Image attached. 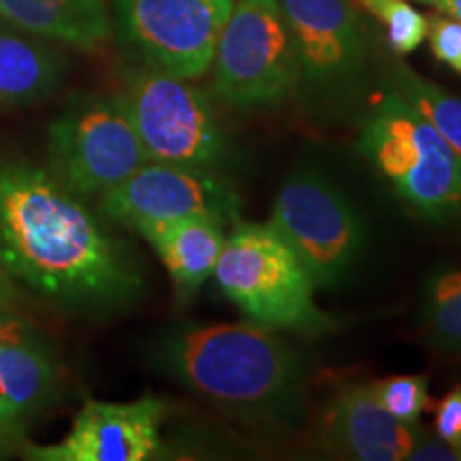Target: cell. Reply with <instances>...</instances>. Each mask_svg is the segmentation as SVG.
Masks as SVG:
<instances>
[{
    "label": "cell",
    "instance_id": "6da1fadb",
    "mask_svg": "<svg viewBox=\"0 0 461 461\" xmlns=\"http://www.w3.org/2000/svg\"><path fill=\"white\" fill-rule=\"evenodd\" d=\"M0 269L58 308L112 314L141 297L135 255L43 167L0 157Z\"/></svg>",
    "mask_w": 461,
    "mask_h": 461
},
{
    "label": "cell",
    "instance_id": "7a4b0ae2",
    "mask_svg": "<svg viewBox=\"0 0 461 461\" xmlns=\"http://www.w3.org/2000/svg\"><path fill=\"white\" fill-rule=\"evenodd\" d=\"M152 355L160 372L246 428L278 434L302 419L303 359L272 330L248 321L173 327Z\"/></svg>",
    "mask_w": 461,
    "mask_h": 461
},
{
    "label": "cell",
    "instance_id": "3957f363",
    "mask_svg": "<svg viewBox=\"0 0 461 461\" xmlns=\"http://www.w3.org/2000/svg\"><path fill=\"white\" fill-rule=\"evenodd\" d=\"M214 278L244 319L265 330L312 338L333 327L316 303L308 267L272 222L230 224Z\"/></svg>",
    "mask_w": 461,
    "mask_h": 461
},
{
    "label": "cell",
    "instance_id": "277c9868",
    "mask_svg": "<svg viewBox=\"0 0 461 461\" xmlns=\"http://www.w3.org/2000/svg\"><path fill=\"white\" fill-rule=\"evenodd\" d=\"M359 148L397 197L420 216H461V158L400 92H384L363 118Z\"/></svg>",
    "mask_w": 461,
    "mask_h": 461
},
{
    "label": "cell",
    "instance_id": "5b68a950",
    "mask_svg": "<svg viewBox=\"0 0 461 461\" xmlns=\"http://www.w3.org/2000/svg\"><path fill=\"white\" fill-rule=\"evenodd\" d=\"M212 67L216 96L230 107L285 103L299 86V60L278 0H233Z\"/></svg>",
    "mask_w": 461,
    "mask_h": 461
},
{
    "label": "cell",
    "instance_id": "8992f818",
    "mask_svg": "<svg viewBox=\"0 0 461 461\" xmlns=\"http://www.w3.org/2000/svg\"><path fill=\"white\" fill-rule=\"evenodd\" d=\"M152 163L221 171L230 148L210 101L190 79L146 67L132 71L118 95Z\"/></svg>",
    "mask_w": 461,
    "mask_h": 461
},
{
    "label": "cell",
    "instance_id": "52a82bcc",
    "mask_svg": "<svg viewBox=\"0 0 461 461\" xmlns=\"http://www.w3.org/2000/svg\"><path fill=\"white\" fill-rule=\"evenodd\" d=\"M269 222L295 248L316 288L344 285L367 244L366 222L353 201L314 167L286 177L274 199Z\"/></svg>",
    "mask_w": 461,
    "mask_h": 461
},
{
    "label": "cell",
    "instance_id": "ba28073f",
    "mask_svg": "<svg viewBox=\"0 0 461 461\" xmlns=\"http://www.w3.org/2000/svg\"><path fill=\"white\" fill-rule=\"evenodd\" d=\"M149 163L118 96H75L48 129V171L77 197H101Z\"/></svg>",
    "mask_w": 461,
    "mask_h": 461
},
{
    "label": "cell",
    "instance_id": "9c48e42d",
    "mask_svg": "<svg viewBox=\"0 0 461 461\" xmlns=\"http://www.w3.org/2000/svg\"><path fill=\"white\" fill-rule=\"evenodd\" d=\"M120 37L148 67L197 79L210 71L233 0H109Z\"/></svg>",
    "mask_w": 461,
    "mask_h": 461
},
{
    "label": "cell",
    "instance_id": "30bf717a",
    "mask_svg": "<svg viewBox=\"0 0 461 461\" xmlns=\"http://www.w3.org/2000/svg\"><path fill=\"white\" fill-rule=\"evenodd\" d=\"M99 210L107 221L132 230L188 216H214L233 224L240 221L241 199L221 171L149 160L103 193Z\"/></svg>",
    "mask_w": 461,
    "mask_h": 461
},
{
    "label": "cell",
    "instance_id": "8fae6325",
    "mask_svg": "<svg viewBox=\"0 0 461 461\" xmlns=\"http://www.w3.org/2000/svg\"><path fill=\"white\" fill-rule=\"evenodd\" d=\"M310 96H348L366 65V39L353 0H278Z\"/></svg>",
    "mask_w": 461,
    "mask_h": 461
},
{
    "label": "cell",
    "instance_id": "7c38bea8",
    "mask_svg": "<svg viewBox=\"0 0 461 461\" xmlns=\"http://www.w3.org/2000/svg\"><path fill=\"white\" fill-rule=\"evenodd\" d=\"M167 406L160 397L135 402L86 400L73 428L48 447L24 445V457L37 461H146L160 457Z\"/></svg>",
    "mask_w": 461,
    "mask_h": 461
},
{
    "label": "cell",
    "instance_id": "4fadbf2b",
    "mask_svg": "<svg viewBox=\"0 0 461 461\" xmlns=\"http://www.w3.org/2000/svg\"><path fill=\"white\" fill-rule=\"evenodd\" d=\"M419 438L417 425L400 423L380 406L372 383L339 384L319 420V445L346 459H408Z\"/></svg>",
    "mask_w": 461,
    "mask_h": 461
},
{
    "label": "cell",
    "instance_id": "5bb4252c",
    "mask_svg": "<svg viewBox=\"0 0 461 461\" xmlns=\"http://www.w3.org/2000/svg\"><path fill=\"white\" fill-rule=\"evenodd\" d=\"M227 222L214 216H188L149 224L137 230L157 250L180 302H190L203 282L214 276L227 241Z\"/></svg>",
    "mask_w": 461,
    "mask_h": 461
},
{
    "label": "cell",
    "instance_id": "9a60e30c",
    "mask_svg": "<svg viewBox=\"0 0 461 461\" xmlns=\"http://www.w3.org/2000/svg\"><path fill=\"white\" fill-rule=\"evenodd\" d=\"M0 17L39 39L95 51L112 37L109 0H0Z\"/></svg>",
    "mask_w": 461,
    "mask_h": 461
},
{
    "label": "cell",
    "instance_id": "2e32d148",
    "mask_svg": "<svg viewBox=\"0 0 461 461\" xmlns=\"http://www.w3.org/2000/svg\"><path fill=\"white\" fill-rule=\"evenodd\" d=\"M65 71L60 54L9 22L0 24V112L48 99Z\"/></svg>",
    "mask_w": 461,
    "mask_h": 461
},
{
    "label": "cell",
    "instance_id": "e0dca14e",
    "mask_svg": "<svg viewBox=\"0 0 461 461\" xmlns=\"http://www.w3.org/2000/svg\"><path fill=\"white\" fill-rule=\"evenodd\" d=\"M60 367L43 339L0 348V400L22 420L54 402Z\"/></svg>",
    "mask_w": 461,
    "mask_h": 461
},
{
    "label": "cell",
    "instance_id": "ac0fdd59",
    "mask_svg": "<svg viewBox=\"0 0 461 461\" xmlns=\"http://www.w3.org/2000/svg\"><path fill=\"white\" fill-rule=\"evenodd\" d=\"M420 330L431 348L461 357V269H440L425 282Z\"/></svg>",
    "mask_w": 461,
    "mask_h": 461
},
{
    "label": "cell",
    "instance_id": "d6986e66",
    "mask_svg": "<svg viewBox=\"0 0 461 461\" xmlns=\"http://www.w3.org/2000/svg\"><path fill=\"white\" fill-rule=\"evenodd\" d=\"M393 90L406 99L417 112L423 115L442 140L453 148L461 158V99L442 90L434 82H428L414 73L411 67L397 65L393 68Z\"/></svg>",
    "mask_w": 461,
    "mask_h": 461
},
{
    "label": "cell",
    "instance_id": "ffe728a7",
    "mask_svg": "<svg viewBox=\"0 0 461 461\" xmlns=\"http://www.w3.org/2000/svg\"><path fill=\"white\" fill-rule=\"evenodd\" d=\"M370 11L387 31V41L397 56H406L428 39V17L406 0H355Z\"/></svg>",
    "mask_w": 461,
    "mask_h": 461
},
{
    "label": "cell",
    "instance_id": "44dd1931",
    "mask_svg": "<svg viewBox=\"0 0 461 461\" xmlns=\"http://www.w3.org/2000/svg\"><path fill=\"white\" fill-rule=\"evenodd\" d=\"M380 406L391 417L406 425H417L420 414L429 406L428 378L411 374V376H389L372 383Z\"/></svg>",
    "mask_w": 461,
    "mask_h": 461
},
{
    "label": "cell",
    "instance_id": "7402d4cb",
    "mask_svg": "<svg viewBox=\"0 0 461 461\" xmlns=\"http://www.w3.org/2000/svg\"><path fill=\"white\" fill-rule=\"evenodd\" d=\"M428 37L436 60L461 73V22L448 15L431 17Z\"/></svg>",
    "mask_w": 461,
    "mask_h": 461
},
{
    "label": "cell",
    "instance_id": "603a6c76",
    "mask_svg": "<svg viewBox=\"0 0 461 461\" xmlns=\"http://www.w3.org/2000/svg\"><path fill=\"white\" fill-rule=\"evenodd\" d=\"M434 434L451 447L461 461V384L453 387L436 403Z\"/></svg>",
    "mask_w": 461,
    "mask_h": 461
},
{
    "label": "cell",
    "instance_id": "cb8c5ba5",
    "mask_svg": "<svg viewBox=\"0 0 461 461\" xmlns=\"http://www.w3.org/2000/svg\"><path fill=\"white\" fill-rule=\"evenodd\" d=\"M41 339L32 322L22 319L20 314L11 312V308H0V348L11 344H24Z\"/></svg>",
    "mask_w": 461,
    "mask_h": 461
},
{
    "label": "cell",
    "instance_id": "d4e9b609",
    "mask_svg": "<svg viewBox=\"0 0 461 461\" xmlns=\"http://www.w3.org/2000/svg\"><path fill=\"white\" fill-rule=\"evenodd\" d=\"M408 459H417V461H459L457 453L453 451L451 447H447L440 438H428L420 436L419 442L414 445L411 457Z\"/></svg>",
    "mask_w": 461,
    "mask_h": 461
},
{
    "label": "cell",
    "instance_id": "484cf974",
    "mask_svg": "<svg viewBox=\"0 0 461 461\" xmlns=\"http://www.w3.org/2000/svg\"><path fill=\"white\" fill-rule=\"evenodd\" d=\"M20 297L15 280L5 269H0V308H15L20 303Z\"/></svg>",
    "mask_w": 461,
    "mask_h": 461
},
{
    "label": "cell",
    "instance_id": "4316f807",
    "mask_svg": "<svg viewBox=\"0 0 461 461\" xmlns=\"http://www.w3.org/2000/svg\"><path fill=\"white\" fill-rule=\"evenodd\" d=\"M24 436H26L24 431L0 428V457L11 451H15L17 445H22V442H24Z\"/></svg>",
    "mask_w": 461,
    "mask_h": 461
},
{
    "label": "cell",
    "instance_id": "83f0119b",
    "mask_svg": "<svg viewBox=\"0 0 461 461\" xmlns=\"http://www.w3.org/2000/svg\"><path fill=\"white\" fill-rule=\"evenodd\" d=\"M419 3L429 5V7L440 11L442 15H448L453 20L461 22V0H419Z\"/></svg>",
    "mask_w": 461,
    "mask_h": 461
},
{
    "label": "cell",
    "instance_id": "f1b7e54d",
    "mask_svg": "<svg viewBox=\"0 0 461 461\" xmlns=\"http://www.w3.org/2000/svg\"><path fill=\"white\" fill-rule=\"evenodd\" d=\"M0 24H5V20H3V17H0Z\"/></svg>",
    "mask_w": 461,
    "mask_h": 461
}]
</instances>
